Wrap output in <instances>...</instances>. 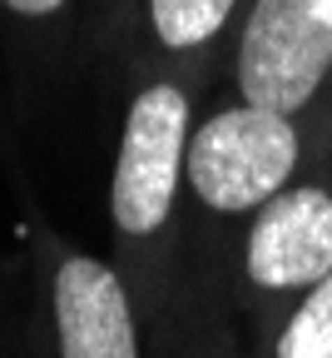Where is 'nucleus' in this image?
<instances>
[{"instance_id": "9b49d317", "label": "nucleus", "mask_w": 332, "mask_h": 358, "mask_svg": "<svg viewBox=\"0 0 332 358\" xmlns=\"http://www.w3.org/2000/svg\"><path fill=\"white\" fill-rule=\"evenodd\" d=\"M308 6H312V15H317L322 25H332V0H308Z\"/></svg>"}, {"instance_id": "423d86ee", "label": "nucleus", "mask_w": 332, "mask_h": 358, "mask_svg": "<svg viewBox=\"0 0 332 358\" xmlns=\"http://www.w3.org/2000/svg\"><path fill=\"white\" fill-rule=\"evenodd\" d=\"M94 45L89 0H0V50L25 95L50 90Z\"/></svg>"}, {"instance_id": "f257e3e1", "label": "nucleus", "mask_w": 332, "mask_h": 358, "mask_svg": "<svg viewBox=\"0 0 332 358\" xmlns=\"http://www.w3.org/2000/svg\"><path fill=\"white\" fill-rule=\"evenodd\" d=\"M213 80L209 65H129L110 169V259L144 308L149 338L183 289V164Z\"/></svg>"}, {"instance_id": "1a4fd4ad", "label": "nucleus", "mask_w": 332, "mask_h": 358, "mask_svg": "<svg viewBox=\"0 0 332 358\" xmlns=\"http://www.w3.org/2000/svg\"><path fill=\"white\" fill-rule=\"evenodd\" d=\"M248 358H332V274L312 284L258 343H248Z\"/></svg>"}, {"instance_id": "6e6552de", "label": "nucleus", "mask_w": 332, "mask_h": 358, "mask_svg": "<svg viewBox=\"0 0 332 358\" xmlns=\"http://www.w3.org/2000/svg\"><path fill=\"white\" fill-rule=\"evenodd\" d=\"M154 358H248V338L233 313L228 284L204 274L183 279L169 324L154 334Z\"/></svg>"}, {"instance_id": "39448f33", "label": "nucleus", "mask_w": 332, "mask_h": 358, "mask_svg": "<svg viewBox=\"0 0 332 358\" xmlns=\"http://www.w3.org/2000/svg\"><path fill=\"white\" fill-rule=\"evenodd\" d=\"M213 90L332 129V25L308 0H243Z\"/></svg>"}, {"instance_id": "9d476101", "label": "nucleus", "mask_w": 332, "mask_h": 358, "mask_svg": "<svg viewBox=\"0 0 332 358\" xmlns=\"http://www.w3.org/2000/svg\"><path fill=\"white\" fill-rule=\"evenodd\" d=\"M134 10H139V0H89L94 45H100V50H119V55H124L129 30H134Z\"/></svg>"}, {"instance_id": "f03ea898", "label": "nucleus", "mask_w": 332, "mask_h": 358, "mask_svg": "<svg viewBox=\"0 0 332 358\" xmlns=\"http://www.w3.org/2000/svg\"><path fill=\"white\" fill-rule=\"evenodd\" d=\"M332 129L303 124L223 90L204 100L183 164V279L228 284L243 224L327 150Z\"/></svg>"}, {"instance_id": "7ed1b4c3", "label": "nucleus", "mask_w": 332, "mask_h": 358, "mask_svg": "<svg viewBox=\"0 0 332 358\" xmlns=\"http://www.w3.org/2000/svg\"><path fill=\"white\" fill-rule=\"evenodd\" d=\"M332 274V140L327 150L278 189L248 224L228 259V299L258 343L312 284Z\"/></svg>"}, {"instance_id": "20e7f679", "label": "nucleus", "mask_w": 332, "mask_h": 358, "mask_svg": "<svg viewBox=\"0 0 332 358\" xmlns=\"http://www.w3.org/2000/svg\"><path fill=\"white\" fill-rule=\"evenodd\" d=\"M30 224L35 358H154L149 319L129 294L119 264L65 239L45 214H35Z\"/></svg>"}, {"instance_id": "0eeeda50", "label": "nucleus", "mask_w": 332, "mask_h": 358, "mask_svg": "<svg viewBox=\"0 0 332 358\" xmlns=\"http://www.w3.org/2000/svg\"><path fill=\"white\" fill-rule=\"evenodd\" d=\"M243 15V0H139L124 65H209L218 70L223 45Z\"/></svg>"}, {"instance_id": "f8f14e48", "label": "nucleus", "mask_w": 332, "mask_h": 358, "mask_svg": "<svg viewBox=\"0 0 332 358\" xmlns=\"http://www.w3.org/2000/svg\"><path fill=\"white\" fill-rule=\"evenodd\" d=\"M6 348H10V334H6V313H0V358H6Z\"/></svg>"}]
</instances>
